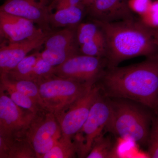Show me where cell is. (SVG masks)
<instances>
[{
	"label": "cell",
	"instance_id": "20",
	"mask_svg": "<svg viewBox=\"0 0 158 158\" xmlns=\"http://www.w3.org/2000/svg\"><path fill=\"white\" fill-rule=\"evenodd\" d=\"M38 56V52L28 55L9 72L3 74H6L9 78L15 80L31 81V74Z\"/></svg>",
	"mask_w": 158,
	"mask_h": 158
},
{
	"label": "cell",
	"instance_id": "31",
	"mask_svg": "<svg viewBox=\"0 0 158 158\" xmlns=\"http://www.w3.org/2000/svg\"><path fill=\"white\" fill-rule=\"evenodd\" d=\"M83 1L85 3V6H86L87 9L88 6H90L93 2L94 0H83Z\"/></svg>",
	"mask_w": 158,
	"mask_h": 158
},
{
	"label": "cell",
	"instance_id": "28",
	"mask_svg": "<svg viewBox=\"0 0 158 158\" xmlns=\"http://www.w3.org/2000/svg\"><path fill=\"white\" fill-rule=\"evenodd\" d=\"M129 6L133 13L140 16L145 14L151 6L152 0H129Z\"/></svg>",
	"mask_w": 158,
	"mask_h": 158
},
{
	"label": "cell",
	"instance_id": "13",
	"mask_svg": "<svg viewBox=\"0 0 158 158\" xmlns=\"http://www.w3.org/2000/svg\"><path fill=\"white\" fill-rule=\"evenodd\" d=\"M129 0H94L87 9L92 20L110 23L134 18Z\"/></svg>",
	"mask_w": 158,
	"mask_h": 158
},
{
	"label": "cell",
	"instance_id": "18",
	"mask_svg": "<svg viewBox=\"0 0 158 158\" xmlns=\"http://www.w3.org/2000/svg\"><path fill=\"white\" fill-rule=\"evenodd\" d=\"M0 82L9 85L21 93L30 97L44 107L39 89L36 83L29 80H15L9 78L6 74H0Z\"/></svg>",
	"mask_w": 158,
	"mask_h": 158
},
{
	"label": "cell",
	"instance_id": "11",
	"mask_svg": "<svg viewBox=\"0 0 158 158\" xmlns=\"http://www.w3.org/2000/svg\"><path fill=\"white\" fill-rule=\"evenodd\" d=\"M53 31L44 32L36 37L18 42H1L0 74L8 73L30 52L44 44L46 40Z\"/></svg>",
	"mask_w": 158,
	"mask_h": 158
},
{
	"label": "cell",
	"instance_id": "3",
	"mask_svg": "<svg viewBox=\"0 0 158 158\" xmlns=\"http://www.w3.org/2000/svg\"><path fill=\"white\" fill-rule=\"evenodd\" d=\"M110 104L111 117L106 130L125 140L142 145L148 143L150 131L148 114L124 101H110Z\"/></svg>",
	"mask_w": 158,
	"mask_h": 158
},
{
	"label": "cell",
	"instance_id": "22",
	"mask_svg": "<svg viewBox=\"0 0 158 158\" xmlns=\"http://www.w3.org/2000/svg\"><path fill=\"white\" fill-rule=\"evenodd\" d=\"M80 50V53L82 55L106 58V43L102 29L94 39L81 45Z\"/></svg>",
	"mask_w": 158,
	"mask_h": 158
},
{
	"label": "cell",
	"instance_id": "10",
	"mask_svg": "<svg viewBox=\"0 0 158 158\" xmlns=\"http://www.w3.org/2000/svg\"><path fill=\"white\" fill-rule=\"evenodd\" d=\"M50 0H7L0 11L24 18L46 32L53 31L49 23Z\"/></svg>",
	"mask_w": 158,
	"mask_h": 158
},
{
	"label": "cell",
	"instance_id": "27",
	"mask_svg": "<svg viewBox=\"0 0 158 158\" xmlns=\"http://www.w3.org/2000/svg\"><path fill=\"white\" fill-rule=\"evenodd\" d=\"M140 17V20L148 27L158 29V0L152 2L148 11Z\"/></svg>",
	"mask_w": 158,
	"mask_h": 158
},
{
	"label": "cell",
	"instance_id": "24",
	"mask_svg": "<svg viewBox=\"0 0 158 158\" xmlns=\"http://www.w3.org/2000/svg\"><path fill=\"white\" fill-rule=\"evenodd\" d=\"M102 31L98 24L92 20L91 22L81 23L77 29V36L80 47L92 40Z\"/></svg>",
	"mask_w": 158,
	"mask_h": 158
},
{
	"label": "cell",
	"instance_id": "19",
	"mask_svg": "<svg viewBox=\"0 0 158 158\" xmlns=\"http://www.w3.org/2000/svg\"><path fill=\"white\" fill-rule=\"evenodd\" d=\"M0 90L5 92L18 106L30 110L35 114H37L41 110H45L30 97L21 93L2 82H0Z\"/></svg>",
	"mask_w": 158,
	"mask_h": 158
},
{
	"label": "cell",
	"instance_id": "25",
	"mask_svg": "<svg viewBox=\"0 0 158 158\" xmlns=\"http://www.w3.org/2000/svg\"><path fill=\"white\" fill-rule=\"evenodd\" d=\"M54 66L38 56L34 67L31 81L37 83L40 80L47 78L54 75Z\"/></svg>",
	"mask_w": 158,
	"mask_h": 158
},
{
	"label": "cell",
	"instance_id": "23",
	"mask_svg": "<svg viewBox=\"0 0 158 158\" xmlns=\"http://www.w3.org/2000/svg\"><path fill=\"white\" fill-rule=\"evenodd\" d=\"M76 51H63L44 49L39 52V56L54 67L61 65L71 57L80 54Z\"/></svg>",
	"mask_w": 158,
	"mask_h": 158
},
{
	"label": "cell",
	"instance_id": "6",
	"mask_svg": "<svg viewBox=\"0 0 158 158\" xmlns=\"http://www.w3.org/2000/svg\"><path fill=\"white\" fill-rule=\"evenodd\" d=\"M62 136L56 116L46 110L36 114L25 135L34 148L37 158H42Z\"/></svg>",
	"mask_w": 158,
	"mask_h": 158
},
{
	"label": "cell",
	"instance_id": "4",
	"mask_svg": "<svg viewBox=\"0 0 158 158\" xmlns=\"http://www.w3.org/2000/svg\"><path fill=\"white\" fill-rule=\"evenodd\" d=\"M36 83L44 107L56 115L83 96L95 83H83L54 74Z\"/></svg>",
	"mask_w": 158,
	"mask_h": 158
},
{
	"label": "cell",
	"instance_id": "14",
	"mask_svg": "<svg viewBox=\"0 0 158 158\" xmlns=\"http://www.w3.org/2000/svg\"><path fill=\"white\" fill-rule=\"evenodd\" d=\"M0 158H37V154L25 137L5 139L0 137Z\"/></svg>",
	"mask_w": 158,
	"mask_h": 158
},
{
	"label": "cell",
	"instance_id": "15",
	"mask_svg": "<svg viewBox=\"0 0 158 158\" xmlns=\"http://www.w3.org/2000/svg\"><path fill=\"white\" fill-rule=\"evenodd\" d=\"M87 14V9L79 6L63 8L51 12L49 23L51 28L77 27Z\"/></svg>",
	"mask_w": 158,
	"mask_h": 158
},
{
	"label": "cell",
	"instance_id": "1",
	"mask_svg": "<svg viewBox=\"0 0 158 158\" xmlns=\"http://www.w3.org/2000/svg\"><path fill=\"white\" fill-rule=\"evenodd\" d=\"M137 64L107 68L97 83L106 97L131 100L149 108L158 98V53Z\"/></svg>",
	"mask_w": 158,
	"mask_h": 158
},
{
	"label": "cell",
	"instance_id": "9",
	"mask_svg": "<svg viewBox=\"0 0 158 158\" xmlns=\"http://www.w3.org/2000/svg\"><path fill=\"white\" fill-rule=\"evenodd\" d=\"M35 115L15 103L0 90V137L5 139L25 137Z\"/></svg>",
	"mask_w": 158,
	"mask_h": 158
},
{
	"label": "cell",
	"instance_id": "7",
	"mask_svg": "<svg viewBox=\"0 0 158 158\" xmlns=\"http://www.w3.org/2000/svg\"><path fill=\"white\" fill-rule=\"evenodd\" d=\"M107 65L106 58L78 54L54 67V74L83 83H94Z\"/></svg>",
	"mask_w": 158,
	"mask_h": 158
},
{
	"label": "cell",
	"instance_id": "21",
	"mask_svg": "<svg viewBox=\"0 0 158 158\" xmlns=\"http://www.w3.org/2000/svg\"><path fill=\"white\" fill-rule=\"evenodd\" d=\"M113 143L110 138L103 134L98 136L94 142L87 158H109L116 157Z\"/></svg>",
	"mask_w": 158,
	"mask_h": 158
},
{
	"label": "cell",
	"instance_id": "29",
	"mask_svg": "<svg viewBox=\"0 0 158 158\" xmlns=\"http://www.w3.org/2000/svg\"><path fill=\"white\" fill-rule=\"evenodd\" d=\"M73 6H79L86 8L83 0H53L50 5L51 13L52 10L56 11L59 9Z\"/></svg>",
	"mask_w": 158,
	"mask_h": 158
},
{
	"label": "cell",
	"instance_id": "2",
	"mask_svg": "<svg viewBox=\"0 0 158 158\" xmlns=\"http://www.w3.org/2000/svg\"><path fill=\"white\" fill-rule=\"evenodd\" d=\"M94 21L98 24L104 34L107 68L116 67L125 60L135 57H148L158 53L153 29L140 19L132 18L110 23Z\"/></svg>",
	"mask_w": 158,
	"mask_h": 158
},
{
	"label": "cell",
	"instance_id": "8",
	"mask_svg": "<svg viewBox=\"0 0 158 158\" xmlns=\"http://www.w3.org/2000/svg\"><path fill=\"white\" fill-rule=\"evenodd\" d=\"M100 92L96 82L83 96L56 114L62 136L74 138L85 124L91 106Z\"/></svg>",
	"mask_w": 158,
	"mask_h": 158
},
{
	"label": "cell",
	"instance_id": "26",
	"mask_svg": "<svg viewBox=\"0 0 158 158\" xmlns=\"http://www.w3.org/2000/svg\"><path fill=\"white\" fill-rule=\"evenodd\" d=\"M148 144V157L158 158V116L152 120Z\"/></svg>",
	"mask_w": 158,
	"mask_h": 158
},
{
	"label": "cell",
	"instance_id": "12",
	"mask_svg": "<svg viewBox=\"0 0 158 158\" xmlns=\"http://www.w3.org/2000/svg\"><path fill=\"white\" fill-rule=\"evenodd\" d=\"M46 32L30 20L0 11L2 42L14 43L36 37Z\"/></svg>",
	"mask_w": 158,
	"mask_h": 158
},
{
	"label": "cell",
	"instance_id": "30",
	"mask_svg": "<svg viewBox=\"0 0 158 158\" xmlns=\"http://www.w3.org/2000/svg\"><path fill=\"white\" fill-rule=\"evenodd\" d=\"M153 34L155 42L158 50V29H153Z\"/></svg>",
	"mask_w": 158,
	"mask_h": 158
},
{
	"label": "cell",
	"instance_id": "16",
	"mask_svg": "<svg viewBox=\"0 0 158 158\" xmlns=\"http://www.w3.org/2000/svg\"><path fill=\"white\" fill-rule=\"evenodd\" d=\"M77 27L65 28L56 32L53 31L46 40L45 48L76 51L80 52V46L77 39Z\"/></svg>",
	"mask_w": 158,
	"mask_h": 158
},
{
	"label": "cell",
	"instance_id": "5",
	"mask_svg": "<svg viewBox=\"0 0 158 158\" xmlns=\"http://www.w3.org/2000/svg\"><path fill=\"white\" fill-rule=\"evenodd\" d=\"M100 93L94 102L83 127L75 136L79 158H86L95 139L106 129L111 115L110 101Z\"/></svg>",
	"mask_w": 158,
	"mask_h": 158
},
{
	"label": "cell",
	"instance_id": "17",
	"mask_svg": "<svg viewBox=\"0 0 158 158\" xmlns=\"http://www.w3.org/2000/svg\"><path fill=\"white\" fill-rule=\"evenodd\" d=\"M78 144L74 138L62 136L42 158H73L79 156Z\"/></svg>",
	"mask_w": 158,
	"mask_h": 158
},
{
	"label": "cell",
	"instance_id": "32",
	"mask_svg": "<svg viewBox=\"0 0 158 158\" xmlns=\"http://www.w3.org/2000/svg\"><path fill=\"white\" fill-rule=\"evenodd\" d=\"M157 105H158V101H157Z\"/></svg>",
	"mask_w": 158,
	"mask_h": 158
}]
</instances>
